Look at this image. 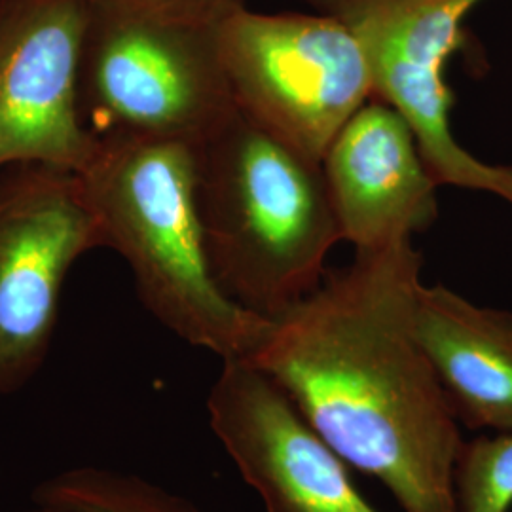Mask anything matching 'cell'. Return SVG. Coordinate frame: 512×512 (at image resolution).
<instances>
[{"label":"cell","mask_w":512,"mask_h":512,"mask_svg":"<svg viewBox=\"0 0 512 512\" xmlns=\"http://www.w3.org/2000/svg\"><path fill=\"white\" fill-rule=\"evenodd\" d=\"M105 247L82 175L46 164L0 171V395H14L48 357L74 262Z\"/></svg>","instance_id":"6"},{"label":"cell","mask_w":512,"mask_h":512,"mask_svg":"<svg viewBox=\"0 0 512 512\" xmlns=\"http://www.w3.org/2000/svg\"><path fill=\"white\" fill-rule=\"evenodd\" d=\"M456 512H511L512 431L463 440L454 465Z\"/></svg>","instance_id":"13"},{"label":"cell","mask_w":512,"mask_h":512,"mask_svg":"<svg viewBox=\"0 0 512 512\" xmlns=\"http://www.w3.org/2000/svg\"><path fill=\"white\" fill-rule=\"evenodd\" d=\"M35 507L33 509H29V511H21V512H71L65 511V509H55V507H48V505H37V503H33Z\"/></svg>","instance_id":"14"},{"label":"cell","mask_w":512,"mask_h":512,"mask_svg":"<svg viewBox=\"0 0 512 512\" xmlns=\"http://www.w3.org/2000/svg\"><path fill=\"white\" fill-rule=\"evenodd\" d=\"M416 330L459 425L512 431V313L421 285Z\"/></svg>","instance_id":"11"},{"label":"cell","mask_w":512,"mask_h":512,"mask_svg":"<svg viewBox=\"0 0 512 512\" xmlns=\"http://www.w3.org/2000/svg\"><path fill=\"white\" fill-rule=\"evenodd\" d=\"M209 425L266 512H382L287 389L247 359L222 361Z\"/></svg>","instance_id":"9"},{"label":"cell","mask_w":512,"mask_h":512,"mask_svg":"<svg viewBox=\"0 0 512 512\" xmlns=\"http://www.w3.org/2000/svg\"><path fill=\"white\" fill-rule=\"evenodd\" d=\"M243 0H90L80 109L101 139L200 147L238 110L220 29Z\"/></svg>","instance_id":"4"},{"label":"cell","mask_w":512,"mask_h":512,"mask_svg":"<svg viewBox=\"0 0 512 512\" xmlns=\"http://www.w3.org/2000/svg\"><path fill=\"white\" fill-rule=\"evenodd\" d=\"M421 264L412 239L355 253L275 319L247 361L274 376L349 467L384 484L403 512H456L463 439L416 330Z\"/></svg>","instance_id":"1"},{"label":"cell","mask_w":512,"mask_h":512,"mask_svg":"<svg viewBox=\"0 0 512 512\" xmlns=\"http://www.w3.org/2000/svg\"><path fill=\"white\" fill-rule=\"evenodd\" d=\"M33 503L71 512H202L143 476L103 467H73L46 478Z\"/></svg>","instance_id":"12"},{"label":"cell","mask_w":512,"mask_h":512,"mask_svg":"<svg viewBox=\"0 0 512 512\" xmlns=\"http://www.w3.org/2000/svg\"><path fill=\"white\" fill-rule=\"evenodd\" d=\"M80 175L105 247L128 262L143 306L165 329L220 361L251 357L274 321L241 308L211 272L196 194V147L101 139Z\"/></svg>","instance_id":"3"},{"label":"cell","mask_w":512,"mask_h":512,"mask_svg":"<svg viewBox=\"0 0 512 512\" xmlns=\"http://www.w3.org/2000/svg\"><path fill=\"white\" fill-rule=\"evenodd\" d=\"M346 23L365 48L374 99L399 110L440 186L492 194L512 205V164H488L459 145L446 63L463 42V21L482 0H311Z\"/></svg>","instance_id":"7"},{"label":"cell","mask_w":512,"mask_h":512,"mask_svg":"<svg viewBox=\"0 0 512 512\" xmlns=\"http://www.w3.org/2000/svg\"><path fill=\"white\" fill-rule=\"evenodd\" d=\"M90 0H0V171L82 173L99 148L80 109Z\"/></svg>","instance_id":"8"},{"label":"cell","mask_w":512,"mask_h":512,"mask_svg":"<svg viewBox=\"0 0 512 512\" xmlns=\"http://www.w3.org/2000/svg\"><path fill=\"white\" fill-rule=\"evenodd\" d=\"M323 171L342 241L376 251L425 232L439 217L437 188L408 120L370 99L340 129Z\"/></svg>","instance_id":"10"},{"label":"cell","mask_w":512,"mask_h":512,"mask_svg":"<svg viewBox=\"0 0 512 512\" xmlns=\"http://www.w3.org/2000/svg\"><path fill=\"white\" fill-rule=\"evenodd\" d=\"M220 54L238 109L317 164L374 99L363 44L323 12L260 14L241 2L222 23Z\"/></svg>","instance_id":"5"},{"label":"cell","mask_w":512,"mask_h":512,"mask_svg":"<svg viewBox=\"0 0 512 512\" xmlns=\"http://www.w3.org/2000/svg\"><path fill=\"white\" fill-rule=\"evenodd\" d=\"M198 209L211 272L241 308L283 317L325 279L342 241L323 164L241 110L200 147Z\"/></svg>","instance_id":"2"}]
</instances>
